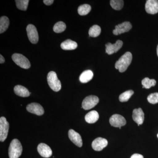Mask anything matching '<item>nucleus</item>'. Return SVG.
Instances as JSON below:
<instances>
[{"label": "nucleus", "instance_id": "b1692460", "mask_svg": "<svg viewBox=\"0 0 158 158\" xmlns=\"http://www.w3.org/2000/svg\"><path fill=\"white\" fill-rule=\"evenodd\" d=\"M91 9L90 5L85 4L79 6L78 9V12L80 15H85L90 12Z\"/></svg>", "mask_w": 158, "mask_h": 158}, {"label": "nucleus", "instance_id": "423d86ee", "mask_svg": "<svg viewBox=\"0 0 158 158\" xmlns=\"http://www.w3.org/2000/svg\"><path fill=\"white\" fill-rule=\"evenodd\" d=\"M99 98L94 95H90L84 99L82 102V108L85 110H89L94 107L98 104Z\"/></svg>", "mask_w": 158, "mask_h": 158}, {"label": "nucleus", "instance_id": "4468645a", "mask_svg": "<svg viewBox=\"0 0 158 158\" xmlns=\"http://www.w3.org/2000/svg\"><path fill=\"white\" fill-rule=\"evenodd\" d=\"M37 151L41 156L44 158L50 157L52 153L50 147L44 143H40L38 145Z\"/></svg>", "mask_w": 158, "mask_h": 158}, {"label": "nucleus", "instance_id": "72a5a7b5", "mask_svg": "<svg viewBox=\"0 0 158 158\" xmlns=\"http://www.w3.org/2000/svg\"><path fill=\"white\" fill-rule=\"evenodd\" d=\"M157 137H158V134H157Z\"/></svg>", "mask_w": 158, "mask_h": 158}, {"label": "nucleus", "instance_id": "f8f14e48", "mask_svg": "<svg viewBox=\"0 0 158 158\" xmlns=\"http://www.w3.org/2000/svg\"><path fill=\"white\" fill-rule=\"evenodd\" d=\"M145 9L148 14H156L158 12V1L148 0L145 4Z\"/></svg>", "mask_w": 158, "mask_h": 158}, {"label": "nucleus", "instance_id": "a211bd4d", "mask_svg": "<svg viewBox=\"0 0 158 158\" xmlns=\"http://www.w3.org/2000/svg\"><path fill=\"white\" fill-rule=\"evenodd\" d=\"M61 47L65 50H72L77 47V44L70 39L66 40L61 44Z\"/></svg>", "mask_w": 158, "mask_h": 158}, {"label": "nucleus", "instance_id": "cd10ccee", "mask_svg": "<svg viewBox=\"0 0 158 158\" xmlns=\"http://www.w3.org/2000/svg\"><path fill=\"white\" fill-rule=\"evenodd\" d=\"M66 25L62 21L57 23L54 26L53 31L56 33H61L65 31L66 29Z\"/></svg>", "mask_w": 158, "mask_h": 158}, {"label": "nucleus", "instance_id": "2eb2a0df", "mask_svg": "<svg viewBox=\"0 0 158 158\" xmlns=\"http://www.w3.org/2000/svg\"><path fill=\"white\" fill-rule=\"evenodd\" d=\"M69 137L71 141L79 147H81L83 145L82 138L80 134L73 130L70 129L69 131Z\"/></svg>", "mask_w": 158, "mask_h": 158}, {"label": "nucleus", "instance_id": "f03ea898", "mask_svg": "<svg viewBox=\"0 0 158 158\" xmlns=\"http://www.w3.org/2000/svg\"><path fill=\"white\" fill-rule=\"evenodd\" d=\"M23 147L20 142L17 139L11 141L9 148V158H19L21 155Z\"/></svg>", "mask_w": 158, "mask_h": 158}, {"label": "nucleus", "instance_id": "1a4fd4ad", "mask_svg": "<svg viewBox=\"0 0 158 158\" xmlns=\"http://www.w3.org/2000/svg\"><path fill=\"white\" fill-rule=\"evenodd\" d=\"M132 27L131 23L129 22H124L116 26L115 30L113 31V34L115 35H118L128 32Z\"/></svg>", "mask_w": 158, "mask_h": 158}, {"label": "nucleus", "instance_id": "a878e982", "mask_svg": "<svg viewBox=\"0 0 158 158\" xmlns=\"http://www.w3.org/2000/svg\"><path fill=\"white\" fill-rule=\"evenodd\" d=\"M124 2L122 0H112L110 1V5L113 9L116 10H121L123 7Z\"/></svg>", "mask_w": 158, "mask_h": 158}, {"label": "nucleus", "instance_id": "6e6552de", "mask_svg": "<svg viewBox=\"0 0 158 158\" xmlns=\"http://www.w3.org/2000/svg\"><path fill=\"white\" fill-rule=\"evenodd\" d=\"M110 124L115 127L121 129L122 127L124 126L126 124V120L123 116L118 114H114L110 117Z\"/></svg>", "mask_w": 158, "mask_h": 158}, {"label": "nucleus", "instance_id": "4be33fe9", "mask_svg": "<svg viewBox=\"0 0 158 158\" xmlns=\"http://www.w3.org/2000/svg\"><path fill=\"white\" fill-rule=\"evenodd\" d=\"M156 83V82L155 80L150 79L148 77L143 79L141 82V84L143 85V88H145L146 89H149L152 87L155 86Z\"/></svg>", "mask_w": 158, "mask_h": 158}, {"label": "nucleus", "instance_id": "bb28decb", "mask_svg": "<svg viewBox=\"0 0 158 158\" xmlns=\"http://www.w3.org/2000/svg\"><path fill=\"white\" fill-rule=\"evenodd\" d=\"M18 9L23 11H26L27 9L29 0H16L15 1Z\"/></svg>", "mask_w": 158, "mask_h": 158}, {"label": "nucleus", "instance_id": "c85d7f7f", "mask_svg": "<svg viewBox=\"0 0 158 158\" xmlns=\"http://www.w3.org/2000/svg\"><path fill=\"white\" fill-rule=\"evenodd\" d=\"M147 100L150 103L156 104L158 103V93H152L148 95Z\"/></svg>", "mask_w": 158, "mask_h": 158}, {"label": "nucleus", "instance_id": "2f4dec72", "mask_svg": "<svg viewBox=\"0 0 158 158\" xmlns=\"http://www.w3.org/2000/svg\"><path fill=\"white\" fill-rule=\"evenodd\" d=\"M5 62V59H4V57L2 55H0V63L1 64H2Z\"/></svg>", "mask_w": 158, "mask_h": 158}, {"label": "nucleus", "instance_id": "6ab92c4d", "mask_svg": "<svg viewBox=\"0 0 158 158\" xmlns=\"http://www.w3.org/2000/svg\"><path fill=\"white\" fill-rule=\"evenodd\" d=\"M99 118V114L95 110L90 111L86 114L85 119L89 123H94L98 121Z\"/></svg>", "mask_w": 158, "mask_h": 158}, {"label": "nucleus", "instance_id": "9b49d317", "mask_svg": "<svg viewBox=\"0 0 158 158\" xmlns=\"http://www.w3.org/2000/svg\"><path fill=\"white\" fill-rule=\"evenodd\" d=\"M27 110L30 113L38 116H41L44 113V110L42 106L37 103H32L28 105L27 106Z\"/></svg>", "mask_w": 158, "mask_h": 158}, {"label": "nucleus", "instance_id": "39448f33", "mask_svg": "<svg viewBox=\"0 0 158 158\" xmlns=\"http://www.w3.org/2000/svg\"><path fill=\"white\" fill-rule=\"evenodd\" d=\"M9 124L5 117L0 118V141L3 142L6 140L9 132Z\"/></svg>", "mask_w": 158, "mask_h": 158}, {"label": "nucleus", "instance_id": "7ed1b4c3", "mask_svg": "<svg viewBox=\"0 0 158 158\" xmlns=\"http://www.w3.org/2000/svg\"><path fill=\"white\" fill-rule=\"evenodd\" d=\"M48 83L51 89L56 92L61 90L62 86L60 81L57 77L56 73L54 71H51L47 76Z\"/></svg>", "mask_w": 158, "mask_h": 158}, {"label": "nucleus", "instance_id": "dca6fc26", "mask_svg": "<svg viewBox=\"0 0 158 158\" xmlns=\"http://www.w3.org/2000/svg\"><path fill=\"white\" fill-rule=\"evenodd\" d=\"M132 118L133 120L138 123V126L144 122V113L141 108L135 109L133 111Z\"/></svg>", "mask_w": 158, "mask_h": 158}, {"label": "nucleus", "instance_id": "ddd939ff", "mask_svg": "<svg viewBox=\"0 0 158 158\" xmlns=\"http://www.w3.org/2000/svg\"><path fill=\"white\" fill-rule=\"evenodd\" d=\"M107 140L105 138H98L92 142V147L94 150L100 151L108 145Z\"/></svg>", "mask_w": 158, "mask_h": 158}, {"label": "nucleus", "instance_id": "473e14b6", "mask_svg": "<svg viewBox=\"0 0 158 158\" xmlns=\"http://www.w3.org/2000/svg\"><path fill=\"white\" fill-rule=\"evenodd\" d=\"M157 56L158 57V45L157 46Z\"/></svg>", "mask_w": 158, "mask_h": 158}, {"label": "nucleus", "instance_id": "9d476101", "mask_svg": "<svg viewBox=\"0 0 158 158\" xmlns=\"http://www.w3.org/2000/svg\"><path fill=\"white\" fill-rule=\"evenodd\" d=\"M123 42L122 40H117L114 44L108 43L106 44V52L108 55H112L117 52L122 47Z\"/></svg>", "mask_w": 158, "mask_h": 158}, {"label": "nucleus", "instance_id": "412c9836", "mask_svg": "<svg viewBox=\"0 0 158 158\" xmlns=\"http://www.w3.org/2000/svg\"><path fill=\"white\" fill-rule=\"evenodd\" d=\"M9 25V20L7 16H2L0 18V33H4L8 29Z\"/></svg>", "mask_w": 158, "mask_h": 158}, {"label": "nucleus", "instance_id": "393cba45", "mask_svg": "<svg viewBox=\"0 0 158 158\" xmlns=\"http://www.w3.org/2000/svg\"><path fill=\"white\" fill-rule=\"evenodd\" d=\"M132 90H128L121 94L119 96V100L121 102H127L134 94Z\"/></svg>", "mask_w": 158, "mask_h": 158}, {"label": "nucleus", "instance_id": "c756f323", "mask_svg": "<svg viewBox=\"0 0 158 158\" xmlns=\"http://www.w3.org/2000/svg\"><path fill=\"white\" fill-rule=\"evenodd\" d=\"M53 0H44L43 1L44 3L47 6H50L54 2Z\"/></svg>", "mask_w": 158, "mask_h": 158}, {"label": "nucleus", "instance_id": "aec40b11", "mask_svg": "<svg viewBox=\"0 0 158 158\" xmlns=\"http://www.w3.org/2000/svg\"><path fill=\"white\" fill-rule=\"evenodd\" d=\"M93 73L90 70H85L80 75L79 79L82 83H87L93 78Z\"/></svg>", "mask_w": 158, "mask_h": 158}, {"label": "nucleus", "instance_id": "20e7f679", "mask_svg": "<svg viewBox=\"0 0 158 158\" xmlns=\"http://www.w3.org/2000/svg\"><path fill=\"white\" fill-rule=\"evenodd\" d=\"M12 59L16 65L21 68L24 69H28L31 67V63L28 59L22 54H13L12 56Z\"/></svg>", "mask_w": 158, "mask_h": 158}, {"label": "nucleus", "instance_id": "f257e3e1", "mask_svg": "<svg viewBox=\"0 0 158 158\" xmlns=\"http://www.w3.org/2000/svg\"><path fill=\"white\" fill-rule=\"evenodd\" d=\"M132 60V55L130 52H127L115 64V68L118 69L119 72L123 73L127 69Z\"/></svg>", "mask_w": 158, "mask_h": 158}, {"label": "nucleus", "instance_id": "7c9ffc66", "mask_svg": "<svg viewBox=\"0 0 158 158\" xmlns=\"http://www.w3.org/2000/svg\"><path fill=\"white\" fill-rule=\"evenodd\" d=\"M131 158H144V157L139 154H134L131 156Z\"/></svg>", "mask_w": 158, "mask_h": 158}, {"label": "nucleus", "instance_id": "0eeeda50", "mask_svg": "<svg viewBox=\"0 0 158 158\" xmlns=\"http://www.w3.org/2000/svg\"><path fill=\"white\" fill-rule=\"evenodd\" d=\"M27 31L30 41L34 44H37L39 40V36L36 27L33 25L29 24L27 27Z\"/></svg>", "mask_w": 158, "mask_h": 158}, {"label": "nucleus", "instance_id": "f3484780", "mask_svg": "<svg viewBox=\"0 0 158 158\" xmlns=\"http://www.w3.org/2000/svg\"><path fill=\"white\" fill-rule=\"evenodd\" d=\"M14 90L16 95L22 97H28L31 94L27 88L21 85L15 86L14 88Z\"/></svg>", "mask_w": 158, "mask_h": 158}, {"label": "nucleus", "instance_id": "5701e85b", "mask_svg": "<svg viewBox=\"0 0 158 158\" xmlns=\"http://www.w3.org/2000/svg\"><path fill=\"white\" fill-rule=\"evenodd\" d=\"M101 32V29L98 25H94L90 28L89 31V36L91 37H98Z\"/></svg>", "mask_w": 158, "mask_h": 158}]
</instances>
